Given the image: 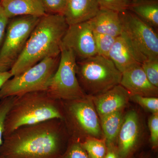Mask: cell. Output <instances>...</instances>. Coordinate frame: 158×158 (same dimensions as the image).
Instances as JSON below:
<instances>
[{
    "mask_svg": "<svg viewBox=\"0 0 158 158\" xmlns=\"http://www.w3.org/2000/svg\"><path fill=\"white\" fill-rule=\"evenodd\" d=\"M69 139L63 120L53 118L24 126L4 137L0 155L6 158H59Z\"/></svg>",
    "mask_w": 158,
    "mask_h": 158,
    "instance_id": "6da1fadb",
    "label": "cell"
},
{
    "mask_svg": "<svg viewBox=\"0 0 158 158\" xmlns=\"http://www.w3.org/2000/svg\"><path fill=\"white\" fill-rule=\"evenodd\" d=\"M68 27L63 15L46 14L40 17L10 70L12 76L22 73L48 57L60 56L61 42Z\"/></svg>",
    "mask_w": 158,
    "mask_h": 158,
    "instance_id": "7a4b0ae2",
    "label": "cell"
},
{
    "mask_svg": "<svg viewBox=\"0 0 158 158\" xmlns=\"http://www.w3.org/2000/svg\"><path fill=\"white\" fill-rule=\"evenodd\" d=\"M53 118L63 120L62 101L53 98L46 90L14 97L6 116L3 138L21 127Z\"/></svg>",
    "mask_w": 158,
    "mask_h": 158,
    "instance_id": "3957f363",
    "label": "cell"
},
{
    "mask_svg": "<svg viewBox=\"0 0 158 158\" xmlns=\"http://www.w3.org/2000/svg\"><path fill=\"white\" fill-rule=\"evenodd\" d=\"M77 64V78L86 95H98L120 85L122 73L109 58L96 55Z\"/></svg>",
    "mask_w": 158,
    "mask_h": 158,
    "instance_id": "277c9868",
    "label": "cell"
},
{
    "mask_svg": "<svg viewBox=\"0 0 158 158\" xmlns=\"http://www.w3.org/2000/svg\"><path fill=\"white\" fill-rule=\"evenodd\" d=\"M61 101L63 121L69 138L80 141L85 136L102 138L99 118L91 96Z\"/></svg>",
    "mask_w": 158,
    "mask_h": 158,
    "instance_id": "5b68a950",
    "label": "cell"
},
{
    "mask_svg": "<svg viewBox=\"0 0 158 158\" xmlns=\"http://www.w3.org/2000/svg\"><path fill=\"white\" fill-rule=\"evenodd\" d=\"M60 56L49 57L19 75L13 76L3 85L0 100L34 91L46 90L57 70Z\"/></svg>",
    "mask_w": 158,
    "mask_h": 158,
    "instance_id": "8992f818",
    "label": "cell"
},
{
    "mask_svg": "<svg viewBox=\"0 0 158 158\" xmlns=\"http://www.w3.org/2000/svg\"><path fill=\"white\" fill-rule=\"evenodd\" d=\"M124 38L141 64L158 59V36L155 30L128 10L119 13Z\"/></svg>",
    "mask_w": 158,
    "mask_h": 158,
    "instance_id": "52a82bcc",
    "label": "cell"
},
{
    "mask_svg": "<svg viewBox=\"0 0 158 158\" xmlns=\"http://www.w3.org/2000/svg\"><path fill=\"white\" fill-rule=\"evenodd\" d=\"M40 18L21 16L9 19L0 48V73L11 70L22 53L31 33Z\"/></svg>",
    "mask_w": 158,
    "mask_h": 158,
    "instance_id": "ba28073f",
    "label": "cell"
},
{
    "mask_svg": "<svg viewBox=\"0 0 158 158\" xmlns=\"http://www.w3.org/2000/svg\"><path fill=\"white\" fill-rule=\"evenodd\" d=\"M77 62L72 51L61 49L57 70L46 90L53 98L60 101H71L86 96L77 78Z\"/></svg>",
    "mask_w": 158,
    "mask_h": 158,
    "instance_id": "9c48e42d",
    "label": "cell"
},
{
    "mask_svg": "<svg viewBox=\"0 0 158 158\" xmlns=\"http://www.w3.org/2000/svg\"><path fill=\"white\" fill-rule=\"evenodd\" d=\"M61 49L72 51L77 61L97 55L93 32L88 21L69 26L62 38Z\"/></svg>",
    "mask_w": 158,
    "mask_h": 158,
    "instance_id": "30bf717a",
    "label": "cell"
},
{
    "mask_svg": "<svg viewBox=\"0 0 158 158\" xmlns=\"http://www.w3.org/2000/svg\"><path fill=\"white\" fill-rule=\"evenodd\" d=\"M140 131L138 113L135 110H130L124 116L116 141L120 158H128L135 150Z\"/></svg>",
    "mask_w": 158,
    "mask_h": 158,
    "instance_id": "8fae6325",
    "label": "cell"
},
{
    "mask_svg": "<svg viewBox=\"0 0 158 158\" xmlns=\"http://www.w3.org/2000/svg\"><path fill=\"white\" fill-rule=\"evenodd\" d=\"M120 85L127 90L130 96H158V88L148 81L141 64L133 65L123 72Z\"/></svg>",
    "mask_w": 158,
    "mask_h": 158,
    "instance_id": "7c38bea8",
    "label": "cell"
},
{
    "mask_svg": "<svg viewBox=\"0 0 158 158\" xmlns=\"http://www.w3.org/2000/svg\"><path fill=\"white\" fill-rule=\"evenodd\" d=\"M91 97L99 118H100L123 110L128 102L130 94L126 89L118 85L106 92Z\"/></svg>",
    "mask_w": 158,
    "mask_h": 158,
    "instance_id": "4fadbf2b",
    "label": "cell"
},
{
    "mask_svg": "<svg viewBox=\"0 0 158 158\" xmlns=\"http://www.w3.org/2000/svg\"><path fill=\"white\" fill-rule=\"evenodd\" d=\"M100 9L98 0H67L63 15L70 26L88 21Z\"/></svg>",
    "mask_w": 158,
    "mask_h": 158,
    "instance_id": "5bb4252c",
    "label": "cell"
},
{
    "mask_svg": "<svg viewBox=\"0 0 158 158\" xmlns=\"http://www.w3.org/2000/svg\"><path fill=\"white\" fill-rule=\"evenodd\" d=\"M94 33L106 34L117 37L122 32L119 13L109 9H100L93 18L88 21Z\"/></svg>",
    "mask_w": 158,
    "mask_h": 158,
    "instance_id": "9a60e30c",
    "label": "cell"
},
{
    "mask_svg": "<svg viewBox=\"0 0 158 158\" xmlns=\"http://www.w3.org/2000/svg\"><path fill=\"white\" fill-rule=\"evenodd\" d=\"M9 19L21 16L41 17L46 14L41 0H0Z\"/></svg>",
    "mask_w": 158,
    "mask_h": 158,
    "instance_id": "2e32d148",
    "label": "cell"
},
{
    "mask_svg": "<svg viewBox=\"0 0 158 158\" xmlns=\"http://www.w3.org/2000/svg\"><path fill=\"white\" fill-rule=\"evenodd\" d=\"M109 58L121 73L137 64H141L130 46L122 35L116 37Z\"/></svg>",
    "mask_w": 158,
    "mask_h": 158,
    "instance_id": "e0dca14e",
    "label": "cell"
},
{
    "mask_svg": "<svg viewBox=\"0 0 158 158\" xmlns=\"http://www.w3.org/2000/svg\"><path fill=\"white\" fill-rule=\"evenodd\" d=\"M128 10L155 30L158 27V0H143L130 4Z\"/></svg>",
    "mask_w": 158,
    "mask_h": 158,
    "instance_id": "ac0fdd59",
    "label": "cell"
},
{
    "mask_svg": "<svg viewBox=\"0 0 158 158\" xmlns=\"http://www.w3.org/2000/svg\"><path fill=\"white\" fill-rule=\"evenodd\" d=\"M124 116L123 110H121L99 118L102 131L107 145L116 144Z\"/></svg>",
    "mask_w": 158,
    "mask_h": 158,
    "instance_id": "d6986e66",
    "label": "cell"
},
{
    "mask_svg": "<svg viewBox=\"0 0 158 158\" xmlns=\"http://www.w3.org/2000/svg\"><path fill=\"white\" fill-rule=\"evenodd\" d=\"M80 141L89 158H104L107 149L105 138L88 137Z\"/></svg>",
    "mask_w": 158,
    "mask_h": 158,
    "instance_id": "ffe728a7",
    "label": "cell"
},
{
    "mask_svg": "<svg viewBox=\"0 0 158 158\" xmlns=\"http://www.w3.org/2000/svg\"><path fill=\"white\" fill-rule=\"evenodd\" d=\"M97 55L109 58V53L116 37L93 32Z\"/></svg>",
    "mask_w": 158,
    "mask_h": 158,
    "instance_id": "44dd1931",
    "label": "cell"
},
{
    "mask_svg": "<svg viewBox=\"0 0 158 158\" xmlns=\"http://www.w3.org/2000/svg\"><path fill=\"white\" fill-rule=\"evenodd\" d=\"M59 158H89L77 139L69 138L65 151Z\"/></svg>",
    "mask_w": 158,
    "mask_h": 158,
    "instance_id": "7402d4cb",
    "label": "cell"
},
{
    "mask_svg": "<svg viewBox=\"0 0 158 158\" xmlns=\"http://www.w3.org/2000/svg\"><path fill=\"white\" fill-rule=\"evenodd\" d=\"M141 65L148 81L158 88V59L146 60Z\"/></svg>",
    "mask_w": 158,
    "mask_h": 158,
    "instance_id": "603a6c76",
    "label": "cell"
},
{
    "mask_svg": "<svg viewBox=\"0 0 158 158\" xmlns=\"http://www.w3.org/2000/svg\"><path fill=\"white\" fill-rule=\"evenodd\" d=\"M100 9H105L118 13L127 10L131 0H98Z\"/></svg>",
    "mask_w": 158,
    "mask_h": 158,
    "instance_id": "cb8c5ba5",
    "label": "cell"
},
{
    "mask_svg": "<svg viewBox=\"0 0 158 158\" xmlns=\"http://www.w3.org/2000/svg\"><path fill=\"white\" fill-rule=\"evenodd\" d=\"M130 99L140 105L145 110L152 113H158V98L157 97H146L140 95H131Z\"/></svg>",
    "mask_w": 158,
    "mask_h": 158,
    "instance_id": "d4e9b609",
    "label": "cell"
},
{
    "mask_svg": "<svg viewBox=\"0 0 158 158\" xmlns=\"http://www.w3.org/2000/svg\"><path fill=\"white\" fill-rule=\"evenodd\" d=\"M14 97L6 98L0 101V146L3 141L5 121L7 114L11 109Z\"/></svg>",
    "mask_w": 158,
    "mask_h": 158,
    "instance_id": "484cf974",
    "label": "cell"
},
{
    "mask_svg": "<svg viewBox=\"0 0 158 158\" xmlns=\"http://www.w3.org/2000/svg\"><path fill=\"white\" fill-rule=\"evenodd\" d=\"M46 14H64L67 0H41Z\"/></svg>",
    "mask_w": 158,
    "mask_h": 158,
    "instance_id": "4316f807",
    "label": "cell"
},
{
    "mask_svg": "<svg viewBox=\"0 0 158 158\" xmlns=\"http://www.w3.org/2000/svg\"><path fill=\"white\" fill-rule=\"evenodd\" d=\"M150 132V142L153 149H156L158 146V113H152L148 122Z\"/></svg>",
    "mask_w": 158,
    "mask_h": 158,
    "instance_id": "83f0119b",
    "label": "cell"
},
{
    "mask_svg": "<svg viewBox=\"0 0 158 158\" xmlns=\"http://www.w3.org/2000/svg\"><path fill=\"white\" fill-rule=\"evenodd\" d=\"M9 19L0 3V48L5 37Z\"/></svg>",
    "mask_w": 158,
    "mask_h": 158,
    "instance_id": "f1b7e54d",
    "label": "cell"
},
{
    "mask_svg": "<svg viewBox=\"0 0 158 158\" xmlns=\"http://www.w3.org/2000/svg\"><path fill=\"white\" fill-rule=\"evenodd\" d=\"M107 149L104 158H120L116 144L107 145Z\"/></svg>",
    "mask_w": 158,
    "mask_h": 158,
    "instance_id": "f546056e",
    "label": "cell"
},
{
    "mask_svg": "<svg viewBox=\"0 0 158 158\" xmlns=\"http://www.w3.org/2000/svg\"><path fill=\"white\" fill-rule=\"evenodd\" d=\"M12 77L13 76L10 71L6 72L0 73V91L4 84Z\"/></svg>",
    "mask_w": 158,
    "mask_h": 158,
    "instance_id": "4dcf8cb0",
    "label": "cell"
},
{
    "mask_svg": "<svg viewBox=\"0 0 158 158\" xmlns=\"http://www.w3.org/2000/svg\"><path fill=\"white\" fill-rule=\"evenodd\" d=\"M132 2H139V1H143V0H131Z\"/></svg>",
    "mask_w": 158,
    "mask_h": 158,
    "instance_id": "1f68e13d",
    "label": "cell"
},
{
    "mask_svg": "<svg viewBox=\"0 0 158 158\" xmlns=\"http://www.w3.org/2000/svg\"><path fill=\"white\" fill-rule=\"evenodd\" d=\"M0 158H6L4 157L3 156L0 155Z\"/></svg>",
    "mask_w": 158,
    "mask_h": 158,
    "instance_id": "d6a6232c",
    "label": "cell"
}]
</instances>
